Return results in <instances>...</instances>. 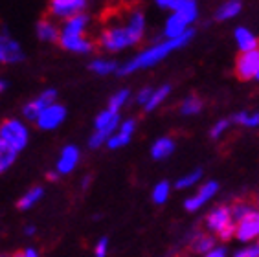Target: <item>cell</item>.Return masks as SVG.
<instances>
[{
  "label": "cell",
  "instance_id": "6da1fadb",
  "mask_svg": "<svg viewBox=\"0 0 259 257\" xmlns=\"http://www.w3.org/2000/svg\"><path fill=\"white\" fill-rule=\"evenodd\" d=\"M145 35V15L140 10H131L125 15L123 22H110L101 30L100 33V46L109 52L116 54L125 48L136 46L142 42Z\"/></svg>",
  "mask_w": 259,
  "mask_h": 257
},
{
  "label": "cell",
  "instance_id": "7a4b0ae2",
  "mask_svg": "<svg viewBox=\"0 0 259 257\" xmlns=\"http://www.w3.org/2000/svg\"><path fill=\"white\" fill-rule=\"evenodd\" d=\"M193 37H195L193 28H190L188 31H184V33L179 35V37H175V39H167V37H165L164 40H160V42H156V45L142 50V52H140V54H136L135 57H131L127 63L120 64L118 74H120V75H129V74H135V72H138V70L151 68V66L158 64L160 61H164L165 57L171 54V52L184 48V46L188 45Z\"/></svg>",
  "mask_w": 259,
  "mask_h": 257
},
{
  "label": "cell",
  "instance_id": "3957f363",
  "mask_svg": "<svg viewBox=\"0 0 259 257\" xmlns=\"http://www.w3.org/2000/svg\"><path fill=\"white\" fill-rule=\"evenodd\" d=\"M199 17V6L195 0H184L182 4L173 10L164 24V35L167 39H175L188 31Z\"/></svg>",
  "mask_w": 259,
  "mask_h": 257
},
{
  "label": "cell",
  "instance_id": "277c9868",
  "mask_svg": "<svg viewBox=\"0 0 259 257\" xmlns=\"http://www.w3.org/2000/svg\"><path fill=\"white\" fill-rule=\"evenodd\" d=\"M206 230L217 235L223 241L235 237V221L232 217V209L228 206H219L211 209L204 219Z\"/></svg>",
  "mask_w": 259,
  "mask_h": 257
},
{
  "label": "cell",
  "instance_id": "5b68a950",
  "mask_svg": "<svg viewBox=\"0 0 259 257\" xmlns=\"http://www.w3.org/2000/svg\"><path fill=\"white\" fill-rule=\"evenodd\" d=\"M0 138L15 149L17 153H20V151H24L28 142H30V131L20 119L11 118L0 123Z\"/></svg>",
  "mask_w": 259,
  "mask_h": 257
},
{
  "label": "cell",
  "instance_id": "8992f818",
  "mask_svg": "<svg viewBox=\"0 0 259 257\" xmlns=\"http://www.w3.org/2000/svg\"><path fill=\"white\" fill-rule=\"evenodd\" d=\"M235 239L241 242H252L254 239H259V209L255 206L235 221Z\"/></svg>",
  "mask_w": 259,
  "mask_h": 257
},
{
  "label": "cell",
  "instance_id": "52a82bcc",
  "mask_svg": "<svg viewBox=\"0 0 259 257\" xmlns=\"http://www.w3.org/2000/svg\"><path fill=\"white\" fill-rule=\"evenodd\" d=\"M66 119V109L61 103L54 101L48 107L42 109V112L37 116L35 123L40 131H55L57 127L63 125V121Z\"/></svg>",
  "mask_w": 259,
  "mask_h": 257
},
{
  "label": "cell",
  "instance_id": "ba28073f",
  "mask_svg": "<svg viewBox=\"0 0 259 257\" xmlns=\"http://www.w3.org/2000/svg\"><path fill=\"white\" fill-rule=\"evenodd\" d=\"M59 45L66 52H72V54H92L94 52V40L89 39L85 33H65L61 31L59 33Z\"/></svg>",
  "mask_w": 259,
  "mask_h": 257
},
{
  "label": "cell",
  "instance_id": "9c48e42d",
  "mask_svg": "<svg viewBox=\"0 0 259 257\" xmlns=\"http://www.w3.org/2000/svg\"><path fill=\"white\" fill-rule=\"evenodd\" d=\"M259 66V48L248 50V52H241V55L235 61V75L241 81L254 79L255 70Z\"/></svg>",
  "mask_w": 259,
  "mask_h": 257
},
{
  "label": "cell",
  "instance_id": "30bf717a",
  "mask_svg": "<svg viewBox=\"0 0 259 257\" xmlns=\"http://www.w3.org/2000/svg\"><path fill=\"white\" fill-rule=\"evenodd\" d=\"M89 0H50V15L54 19H70V17L77 15L81 11L85 10Z\"/></svg>",
  "mask_w": 259,
  "mask_h": 257
},
{
  "label": "cell",
  "instance_id": "8fae6325",
  "mask_svg": "<svg viewBox=\"0 0 259 257\" xmlns=\"http://www.w3.org/2000/svg\"><path fill=\"white\" fill-rule=\"evenodd\" d=\"M217 191H219V184L217 182H213V180L204 182L199 189H197L195 195H191L190 198H186V202H184L186 211H191V213L199 211L206 202H209V200L217 195Z\"/></svg>",
  "mask_w": 259,
  "mask_h": 257
},
{
  "label": "cell",
  "instance_id": "7c38bea8",
  "mask_svg": "<svg viewBox=\"0 0 259 257\" xmlns=\"http://www.w3.org/2000/svg\"><path fill=\"white\" fill-rule=\"evenodd\" d=\"M54 101H57V90L48 89V90H45V92H40L35 99H31L30 103H26L22 114H24V118L28 119V121H35L37 116L42 112V109L48 107L50 103H54Z\"/></svg>",
  "mask_w": 259,
  "mask_h": 257
},
{
  "label": "cell",
  "instance_id": "4fadbf2b",
  "mask_svg": "<svg viewBox=\"0 0 259 257\" xmlns=\"http://www.w3.org/2000/svg\"><path fill=\"white\" fill-rule=\"evenodd\" d=\"M24 52L15 39H11L8 33H0V63L15 64L24 61Z\"/></svg>",
  "mask_w": 259,
  "mask_h": 257
},
{
  "label": "cell",
  "instance_id": "5bb4252c",
  "mask_svg": "<svg viewBox=\"0 0 259 257\" xmlns=\"http://www.w3.org/2000/svg\"><path fill=\"white\" fill-rule=\"evenodd\" d=\"M81 160V151L77 145H66L61 151L57 163H55V171L59 175H70L77 167V163Z\"/></svg>",
  "mask_w": 259,
  "mask_h": 257
},
{
  "label": "cell",
  "instance_id": "9a60e30c",
  "mask_svg": "<svg viewBox=\"0 0 259 257\" xmlns=\"http://www.w3.org/2000/svg\"><path fill=\"white\" fill-rule=\"evenodd\" d=\"M120 121H121L120 112H114V110H110V109H105V110H101L98 116H96L94 131H100V133H103L105 136L109 138L114 131H118V127H120Z\"/></svg>",
  "mask_w": 259,
  "mask_h": 257
},
{
  "label": "cell",
  "instance_id": "2e32d148",
  "mask_svg": "<svg viewBox=\"0 0 259 257\" xmlns=\"http://www.w3.org/2000/svg\"><path fill=\"white\" fill-rule=\"evenodd\" d=\"M234 39H235V45H237V48H239L241 52H248V50L259 48V39L255 37V33L250 31L248 28H244V26L235 28Z\"/></svg>",
  "mask_w": 259,
  "mask_h": 257
},
{
  "label": "cell",
  "instance_id": "e0dca14e",
  "mask_svg": "<svg viewBox=\"0 0 259 257\" xmlns=\"http://www.w3.org/2000/svg\"><path fill=\"white\" fill-rule=\"evenodd\" d=\"M35 31H37V37H39V40H42V42H59L61 30L55 26V22H52L50 19L39 20V22H37V28H35Z\"/></svg>",
  "mask_w": 259,
  "mask_h": 257
},
{
  "label": "cell",
  "instance_id": "ac0fdd59",
  "mask_svg": "<svg viewBox=\"0 0 259 257\" xmlns=\"http://www.w3.org/2000/svg\"><path fill=\"white\" fill-rule=\"evenodd\" d=\"M175 147H177V144H175L173 138H169V136H162V138H158L155 144L151 145V156H153L155 160L169 158L171 154L175 153Z\"/></svg>",
  "mask_w": 259,
  "mask_h": 257
},
{
  "label": "cell",
  "instance_id": "d6986e66",
  "mask_svg": "<svg viewBox=\"0 0 259 257\" xmlns=\"http://www.w3.org/2000/svg\"><path fill=\"white\" fill-rule=\"evenodd\" d=\"M213 246H215V237L209 235V233H195L190 244L191 252L200 253V255H206Z\"/></svg>",
  "mask_w": 259,
  "mask_h": 257
},
{
  "label": "cell",
  "instance_id": "ffe728a7",
  "mask_svg": "<svg viewBox=\"0 0 259 257\" xmlns=\"http://www.w3.org/2000/svg\"><path fill=\"white\" fill-rule=\"evenodd\" d=\"M45 197V189L40 188V186H35V188L28 189V191L22 195V197L19 198V202H17V206H19V209H22V211H26V209H31L35 206V204L39 202L40 198Z\"/></svg>",
  "mask_w": 259,
  "mask_h": 257
},
{
  "label": "cell",
  "instance_id": "44dd1931",
  "mask_svg": "<svg viewBox=\"0 0 259 257\" xmlns=\"http://www.w3.org/2000/svg\"><path fill=\"white\" fill-rule=\"evenodd\" d=\"M241 10H243V4H241V0H226L225 4L221 6L217 11H215V19H217V20L235 19V17L241 13Z\"/></svg>",
  "mask_w": 259,
  "mask_h": 257
},
{
  "label": "cell",
  "instance_id": "7402d4cb",
  "mask_svg": "<svg viewBox=\"0 0 259 257\" xmlns=\"http://www.w3.org/2000/svg\"><path fill=\"white\" fill-rule=\"evenodd\" d=\"M17 151L11 145H8L4 142V140L0 138V175L2 173H6L8 169L15 163V160H17Z\"/></svg>",
  "mask_w": 259,
  "mask_h": 257
},
{
  "label": "cell",
  "instance_id": "603a6c76",
  "mask_svg": "<svg viewBox=\"0 0 259 257\" xmlns=\"http://www.w3.org/2000/svg\"><path fill=\"white\" fill-rule=\"evenodd\" d=\"M169 92H171V87H169V84H162V87H158V89L153 90V94H151L149 101H147V103L144 105L145 112H151V110L158 109L160 105H162L165 101V99H167Z\"/></svg>",
  "mask_w": 259,
  "mask_h": 257
},
{
  "label": "cell",
  "instance_id": "cb8c5ba5",
  "mask_svg": "<svg viewBox=\"0 0 259 257\" xmlns=\"http://www.w3.org/2000/svg\"><path fill=\"white\" fill-rule=\"evenodd\" d=\"M89 68H90V72H94V74H98V75H110V74H114V72H118L120 64L110 59H94V61H90Z\"/></svg>",
  "mask_w": 259,
  "mask_h": 257
},
{
  "label": "cell",
  "instance_id": "d4e9b609",
  "mask_svg": "<svg viewBox=\"0 0 259 257\" xmlns=\"http://www.w3.org/2000/svg\"><path fill=\"white\" fill-rule=\"evenodd\" d=\"M202 107H204V103H202V99L199 96H188V98L182 99L179 110L184 116H195V114H199L202 110Z\"/></svg>",
  "mask_w": 259,
  "mask_h": 257
},
{
  "label": "cell",
  "instance_id": "484cf974",
  "mask_svg": "<svg viewBox=\"0 0 259 257\" xmlns=\"http://www.w3.org/2000/svg\"><path fill=\"white\" fill-rule=\"evenodd\" d=\"M232 121H234L235 125H241V127L255 128V127H259V112H246V110H241V112L234 114Z\"/></svg>",
  "mask_w": 259,
  "mask_h": 257
},
{
  "label": "cell",
  "instance_id": "4316f807",
  "mask_svg": "<svg viewBox=\"0 0 259 257\" xmlns=\"http://www.w3.org/2000/svg\"><path fill=\"white\" fill-rule=\"evenodd\" d=\"M169 195H171V184L167 180H160L156 184L155 188H153V193H151V198H153V202L162 206L169 200Z\"/></svg>",
  "mask_w": 259,
  "mask_h": 257
},
{
  "label": "cell",
  "instance_id": "83f0119b",
  "mask_svg": "<svg viewBox=\"0 0 259 257\" xmlns=\"http://www.w3.org/2000/svg\"><path fill=\"white\" fill-rule=\"evenodd\" d=\"M200 178H202V171H200V169H193V171H190L188 175L180 177L179 180H177V184H175V188L177 189H190V188H193L195 184L199 182Z\"/></svg>",
  "mask_w": 259,
  "mask_h": 257
},
{
  "label": "cell",
  "instance_id": "f1b7e54d",
  "mask_svg": "<svg viewBox=\"0 0 259 257\" xmlns=\"http://www.w3.org/2000/svg\"><path fill=\"white\" fill-rule=\"evenodd\" d=\"M131 138H133L131 134H125V133H121V131H114V133L107 138V144L105 145H107L109 149H112V151H116V149L125 147V145L131 142Z\"/></svg>",
  "mask_w": 259,
  "mask_h": 257
},
{
  "label": "cell",
  "instance_id": "f546056e",
  "mask_svg": "<svg viewBox=\"0 0 259 257\" xmlns=\"http://www.w3.org/2000/svg\"><path fill=\"white\" fill-rule=\"evenodd\" d=\"M129 98H131L129 90H127V89L120 90V92H116V94L109 99V107H107V109L114 110V112H120L121 107H125V103L129 101Z\"/></svg>",
  "mask_w": 259,
  "mask_h": 257
},
{
  "label": "cell",
  "instance_id": "4dcf8cb0",
  "mask_svg": "<svg viewBox=\"0 0 259 257\" xmlns=\"http://www.w3.org/2000/svg\"><path fill=\"white\" fill-rule=\"evenodd\" d=\"M230 125H232V119H219L213 127L209 128V136H211L213 140H219L221 136L230 128Z\"/></svg>",
  "mask_w": 259,
  "mask_h": 257
},
{
  "label": "cell",
  "instance_id": "1f68e13d",
  "mask_svg": "<svg viewBox=\"0 0 259 257\" xmlns=\"http://www.w3.org/2000/svg\"><path fill=\"white\" fill-rule=\"evenodd\" d=\"M254 208L252 204L248 202H243V200H239V202H235L234 206H232V217H234V221H237V219H241L244 215V213H248L250 209Z\"/></svg>",
  "mask_w": 259,
  "mask_h": 257
},
{
  "label": "cell",
  "instance_id": "d6a6232c",
  "mask_svg": "<svg viewBox=\"0 0 259 257\" xmlns=\"http://www.w3.org/2000/svg\"><path fill=\"white\" fill-rule=\"evenodd\" d=\"M107 253H109V239H107V237H101L100 241L96 242L94 255L96 257H105Z\"/></svg>",
  "mask_w": 259,
  "mask_h": 257
},
{
  "label": "cell",
  "instance_id": "836d02e7",
  "mask_svg": "<svg viewBox=\"0 0 259 257\" xmlns=\"http://www.w3.org/2000/svg\"><path fill=\"white\" fill-rule=\"evenodd\" d=\"M235 257H259V244H248V246L241 248L235 253Z\"/></svg>",
  "mask_w": 259,
  "mask_h": 257
},
{
  "label": "cell",
  "instance_id": "e575fe53",
  "mask_svg": "<svg viewBox=\"0 0 259 257\" xmlns=\"http://www.w3.org/2000/svg\"><path fill=\"white\" fill-rule=\"evenodd\" d=\"M118 131H121V133H125V134H135V131H136V119H133V118H127V119H123V121H120V127H118Z\"/></svg>",
  "mask_w": 259,
  "mask_h": 257
},
{
  "label": "cell",
  "instance_id": "d590c367",
  "mask_svg": "<svg viewBox=\"0 0 259 257\" xmlns=\"http://www.w3.org/2000/svg\"><path fill=\"white\" fill-rule=\"evenodd\" d=\"M156 6H158L160 10H167V11H173L177 10L184 0H155Z\"/></svg>",
  "mask_w": 259,
  "mask_h": 257
},
{
  "label": "cell",
  "instance_id": "8d00e7d4",
  "mask_svg": "<svg viewBox=\"0 0 259 257\" xmlns=\"http://www.w3.org/2000/svg\"><path fill=\"white\" fill-rule=\"evenodd\" d=\"M153 90H155V89H151V87H145V89L140 90L138 94H136V103L144 107V105L147 103V101H149L151 94H153Z\"/></svg>",
  "mask_w": 259,
  "mask_h": 257
},
{
  "label": "cell",
  "instance_id": "74e56055",
  "mask_svg": "<svg viewBox=\"0 0 259 257\" xmlns=\"http://www.w3.org/2000/svg\"><path fill=\"white\" fill-rule=\"evenodd\" d=\"M226 253H228V250H226L225 246H217V244H215V246L206 253V257H226Z\"/></svg>",
  "mask_w": 259,
  "mask_h": 257
},
{
  "label": "cell",
  "instance_id": "f35d334b",
  "mask_svg": "<svg viewBox=\"0 0 259 257\" xmlns=\"http://www.w3.org/2000/svg\"><path fill=\"white\" fill-rule=\"evenodd\" d=\"M22 257H37L39 255V250L37 248H33V246H28V248H24L22 250V253H20Z\"/></svg>",
  "mask_w": 259,
  "mask_h": 257
},
{
  "label": "cell",
  "instance_id": "ab89813d",
  "mask_svg": "<svg viewBox=\"0 0 259 257\" xmlns=\"http://www.w3.org/2000/svg\"><path fill=\"white\" fill-rule=\"evenodd\" d=\"M57 177H59V173H57V171H50V173H46V178H48L50 182H55V180H57Z\"/></svg>",
  "mask_w": 259,
  "mask_h": 257
},
{
  "label": "cell",
  "instance_id": "60d3db41",
  "mask_svg": "<svg viewBox=\"0 0 259 257\" xmlns=\"http://www.w3.org/2000/svg\"><path fill=\"white\" fill-rule=\"evenodd\" d=\"M24 233L31 237V235H35V233H37V228H35V226H26L24 228Z\"/></svg>",
  "mask_w": 259,
  "mask_h": 257
},
{
  "label": "cell",
  "instance_id": "b9f144b4",
  "mask_svg": "<svg viewBox=\"0 0 259 257\" xmlns=\"http://www.w3.org/2000/svg\"><path fill=\"white\" fill-rule=\"evenodd\" d=\"M6 89H8V83H6L4 79H0V94H2V92H4Z\"/></svg>",
  "mask_w": 259,
  "mask_h": 257
},
{
  "label": "cell",
  "instance_id": "7bdbcfd3",
  "mask_svg": "<svg viewBox=\"0 0 259 257\" xmlns=\"http://www.w3.org/2000/svg\"><path fill=\"white\" fill-rule=\"evenodd\" d=\"M90 186V177H85L83 178V189H87Z\"/></svg>",
  "mask_w": 259,
  "mask_h": 257
},
{
  "label": "cell",
  "instance_id": "ee69618b",
  "mask_svg": "<svg viewBox=\"0 0 259 257\" xmlns=\"http://www.w3.org/2000/svg\"><path fill=\"white\" fill-rule=\"evenodd\" d=\"M254 79H255V81H259V66H257V70H255V75H254Z\"/></svg>",
  "mask_w": 259,
  "mask_h": 257
},
{
  "label": "cell",
  "instance_id": "f6af8a7d",
  "mask_svg": "<svg viewBox=\"0 0 259 257\" xmlns=\"http://www.w3.org/2000/svg\"><path fill=\"white\" fill-rule=\"evenodd\" d=\"M255 208L259 209V195H257V197H255Z\"/></svg>",
  "mask_w": 259,
  "mask_h": 257
},
{
  "label": "cell",
  "instance_id": "bcb514c9",
  "mask_svg": "<svg viewBox=\"0 0 259 257\" xmlns=\"http://www.w3.org/2000/svg\"><path fill=\"white\" fill-rule=\"evenodd\" d=\"M257 244H259V242H257Z\"/></svg>",
  "mask_w": 259,
  "mask_h": 257
}]
</instances>
